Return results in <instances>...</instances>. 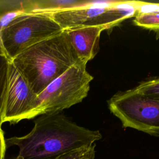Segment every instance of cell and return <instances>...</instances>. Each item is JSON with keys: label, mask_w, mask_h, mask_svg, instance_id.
Instances as JSON below:
<instances>
[{"label": "cell", "mask_w": 159, "mask_h": 159, "mask_svg": "<svg viewBox=\"0 0 159 159\" xmlns=\"http://www.w3.org/2000/svg\"><path fill=\"white\" fill-rule=\"evenodd\" d=\"M132 89L138 94L153 98H159V78L143 81Z\"/></svg>", "instance_id": "4fadbf2b"}, {"label": "cell", "mask_w": 159, "mask_h": 159, "mask_svg": "<svg viewBox=\"0 0 159 159\" xmlns=\"http://www.w3.org/2000/svg\"><path fill=\"white\" fill-rule=\"evenodd\" d=\"M135 25L150 29L159 34V12L140 14L133 20Z\"/></svg>", "instance_id": "7c38bea8"}, {"label": "cell", "mask_w": 159, "mask_h": 159, "mask_svg": "<svg viewBox=\"0 0 159 159\" xmlns=\"http://www.w3.org/2000/svg\"><path fill=\"white\" fill-rule=\"evenodd\" d=\"M93 76L86 65L78 63L51 82L37 96L34 117L60 113L87 97Z\"/></svg>", "instance_id": "3957f363"}, {"label": "cell", "mask_w": 159, "mask_h": 159, "mask_svg": "<svg viewBox=\"0 0 159 159\" xmlns=\"http://www.w3.org/2000/svg\"><path fill=\"white\" fill-rule=\"evenodd\" d=\"M29 12L52 13L81 8V0H30Z\"/></svg>", "instance_id": "30bf717a"}, {"label": "cell", "mask_w": 159, "mask_h": 159, "mask_svg": "<svg viewBox=\"0 0 159 159\" xmlns=\"http://www.w3.org/2000/svg\"><path fill=\"white\" fill-rule=\"evenodd\" d=\"M104 26L88 24L65 30L79 62L86 65L99 50V39Z\"/></svg>", "instance_id": "52a82bcc"}, {"label": "cell", "mask_w": 159, "mask_h": 159, "mask_svg": "<svg viewBox=\"0 0 159 159\" xmlns=\"http://www.w3.org/2000/svg\"><path fill=\"white\" fill-rule=\"evenodd\" d=\"M138 15L137 1H121L119 3L107 7L99 16L94 24L101 25L108 30L126 19Z\"/></svg>", "instance_id": "9c48e42d"}, {"label": "cell", "mask_w": 159, "mask_h": 159, "mask_svg": "<svg viewBox=\"0 0 159 159\" xmlns=\"http://www.w3.org/2000/svg\"><path fill=\"white\" fill-rule=\"evenodd\" d=\"M6 144L5 139L4 137L3 132L1 129H0V159H4L6 153Z\"/></svg>", "instance_id": "9a60e30c"}, {"label": "cell", "mask_w": 159, "mask_h": 159, "mask_svg": "<svg viewBox=\"0 0 159 159\" xmlns=\"http://www.w3.org/2000/svg\"><path fill=\"white\" fill-rule=\"evenodd\" d=\"M34 124L28 134L5 140L6 147L19 148L17 156L23 159L56 158L102 138L99 130L78 125L60 113L41 115Z\"/></svg>", "instance_id": "6da1fadb"}, {"label": "cell", "mask_w": 159, "mask_h": 159, "mask_svg": "<svg viewBox=\"0 0 159 159\" xmlns=\"http://www.w3.org/2000/svg\"><path fill=\"white\" fill-rule=\"evenodd\" d=\"M37 96L11 61L3 123H17L34 117Z\"/></svg>", "instance_id": "8992f818"}, {"label": "cell", "mask_w": 159, "mask_h": 159, "mask_svg": "<svg viewBox=\"0 0 159 159\" xmlns=\"http://www.w3.org/2000/svg\"><path fill=\"white\" fill-rule=\"evenodd\" d=\"M95 147L96 144L93 143L89 146L81 148L53 159H94L96 153ZM14 159L23 158L19 156H17Z\"/></svg>", "instance_id": "5bb4252c"}, {"label": "cell", "mask_w": 159, "mask_h": 159, "mask_svg": "<svg viewBox=\"0 0 159 159\" xmlns=\"http://www.w3.org/2000/svg\"><path fill=\"white\" fill-rule=\"evenodd\" d=\"M107 104L123 127L159 137V98L140 94L130 89L114 94Z\"/></svg>", "instance_id": "5b68a950"}, {"label": "cell", "mask_w": 159, "mask_h": 159, "mask_svg": "<svg viewBox=\"0 0 159 159\" xmlns=\"http://www.w3.org/2000/svg\"><path fill=\"white\" fill-rule=\"evenodd\" d=\"M111 7V6H110ZM107 7H86L45 13L54 20L63 30L88 24H94L96 19Z\"/></svg>", "instance_id": "ba28073f"}, {"label": "cell", "mask_w": 159, "mask_h": 159, "mask_svg": "<svg viewBox=\"0 0 159 159\" xmlns=\"http://www.w3.org/2000/svg\"><path fill=\"white\" fill-rule=\"evenodd\" d=\"M11 62L37 95L80 63L65 30L31 46Z\"/></svg>", "instance_id": "7a4b0ae2"}, {"label": "cell", "mask_w": 159, "mask_h": 159, "mask_svg": "<svg viewBox=\"0 0 159 159\" xmlns=\"http://www.w3.org/2000/svg\"><path fill=\"white\" fill-rule=\"evenodd\" d=\"M63 31L45 13L24 12L0 32L3 49L11 61L31 46Z\"/></svg>", "instance_id": "277c9868"}, {"label": "cell", "mask_w": 159, "mask_h": 159, "mask_svg": "<svg viewBox=\"0 0 159 159\" xmlns=\"http://www.w3.org/2000/svg\"><path fill=\"white\" fill-rule=\"evenodd\" d=\"M11 60L7 57L0 39V129L3 123V114L8 86Z\"/></svg>", "instance_id": "8fae6325"}]
</instances>
